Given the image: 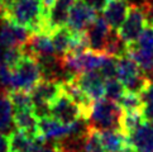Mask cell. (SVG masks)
<instances>
[{"mask_svg":"<svg viewBox=\"0 0 153 152\" xmlns=\"http://www.w3.org/2000/svg\"><path fill=\"white\" fill-rule=\"evenodd\" d=\"M47 12L41 0H17L1 12V18L27 28L32 34L48 33Z\"/></svg>","mask_w":153,"mask_h":152,"instance_id":"obj_1","label":"cell"},{"mask_svg":"<svg viewBox=\"0 0 153 152\" xmlns=\"http://www.w3.org/2000/svg\"><path fill=\"white\" fill-rule=\"evenodd\" d=\"M123 110L118 103L102 98L100 100L92 101L85 122L87 127L96 131H106V129H119L120 119Z\"/></svg>","mask_w":153,"mask_h":152,"instance_id":"obj_2","label":"cell"},{"mask_svg":"<svg viewBox=\"0 0 153 152\" xmlns=\"http://www.w3.org/2000/svg\"><path fill=\"white\" fill-rule=\"evenodd\" d=\"M41 80L42 72L37 58L24 53L23 58L15 69H13V83L10 90H23L30 93Z\"/></svg>","mask_w":153,"mask_h":152,"instance_id":"obj_3","label":"cell"},{"mask_svg":"<svg viewBox=\"0 0 153 152\" xmlns=\"http://www.w3.org/2000/svg\"><path fill=\"white\" fill-rule=\"evenodd\" d=\"M50 115L66 126L85 121V110L67 94H65L62 89L59 95L50 105Z\"/></svg>","mask_w":153,"mask_h":152,"instance_id":"obj_4","label":"cell"},{"mask_svg":"<svg viewBox=\"0 0 153 152\" xmlns=\"http://www.w3.org/2000/svg\"><path fill=\"white\" fill-rule=\"evenodd\" d=\"M147 23L148 19L146 10L139 5H130L127 19L117 33L127 46L134 45L144 31Z\"/></svg>","mask_w":153,"mask_h":152,"instance_id":"obj_5","label":"cell"},{"mask_svg":"<svg viewBox=\"0 0 153 152\" xmlns=\"http://www.w3.org/2000/svg\"><path fill=\"white\" fill-rule=\"evenodd\" d=\"M32 37L30 32L22 25H18L8 19H0V47L23 48Z\"/></svg>","mask_w":153,"mask_h":152,"instance_id":"obj_6","label":"cell"},{"mask_svg":"<svg viewBox=\"0 0 153 152\" xmlns=\"http://www.w3.org/2000/svg\"><path fill=\"white\" fill-rule=\"evenodd\" d=\"M96 18H97L96 12H94L90 7H87L84 1L76 0L70 10L66 27L71 32H75V33H77V32H85L94 23Z\"/></svg>","mask_w":153,"mask_h":152,"instance_id":"obj_7","label":"cell"},{"mask_svg":"<svg viewBox=\"0 0 153 152\" xmlns=\"http://www.w3.org/2000/svg\"><path fill=\"white\" fill-rule=\"evenodd\" d=\"M76 81L82 93L91 101L105 98V79L99 71H89L76 76Z\"/></svg>","mask_w":153,"mask_h":152,"instance_id":"obj_8","label":"cell"},{"mask_svg":"<svg viewBox=\"0 0 153 152\" xmlns=\"http://www.w3.org/2000/svg\"><path fill=\"white\" fill-rule=\"evenodd\" d=\"M85 32L87 34V39H89L90 50L94 52H97V53H104L108 38L111 33L110 27L108 25L104 17H97L94 23ZM104 55H105V53H104Z\"/></svg>","mask_w":153,"mask_h":152,"instance_id":"obj_9","label":"cell"},{"mask_svg":"<svg viewBox=\"0 0 153 152\" xmlns=\"http://www.w3.org/2000/svg\"><path fill=\"white\" fill-rule=\"evenodd\" d=\"M76 0H56L54 4L48 9L46 23L48 33H52L54 29L62 28L67 25L70 10Z\"/></svg>","mask_w":153,"mask_h":152,"instance_id":"obj_10","label":"cell"},{"mask_svg":"<svg viewBox=\"0 0 153 152\" xmlns=\"http://www.w3.org/2000/svg\"><path fill=\"white\" fill-rule=\"evenodd\" d=\"M99 133L105 152H134L129 137L119 129H106L99 131Z\"/></svg>","mask_w":153,"mask_h":152,"instance_id":"obj_11","label":"cell"},{"mask_svg":"<svg viewBox=\"0 0 153 152\" xmlns=\"http://www.w3.org/2000/svg\"><path fill=\"white\" fill-rule=\"evenodd\" d=\"M130 8L128 0H110L104 10V19L108 25L114 32H118L119 28L127 19V15Z\"/></svg>","mask_w":153,"mask_h":152,"instance_id":"obj_12","label":"cell"},{"mask_svg":"<svg viewBox=\"0 0 153 152\" xmlns=\"http://www.w3.org/2000/svg\"><path fill=\"white\" fill-rule=\"evenodd\" d=\"M13 122L15 129L23 131L33 139L45 138L39 131V119L36 117L33 110H19L14 112ZM46 139V138H45Z\"/></svg>","mask_w":153,"mask_h":152,"instance_id":"obj_13","label":"cell"},{"mask_svg":"<svg viewBox=\"0 0 153 152\" xmlns=\"http://www.w3.org/2000/svg\"><path fill=\"white\" fill-rule=\"evenodd\" d=\"M129 142L135 152H153V123L144 121L129 136Z\"/></svg>","mask_w":153,"mask_h":152,"instance_id":"obj_14","label":"cell"},{"mask_svg":"<svg viewBox=\"0 0 153 152\" xmlns=\"http://www.w3.org/2000/svg\"><path fill=\"white\" fill-rule=\"evenodd\" d=\"M23 51L25 55L33 56L36 58L54 55V48L51 39V34H47V33L32 34L29 42L23 47Z\"/></svg>","mask_w":153,"mask_h":152,"instance_id":"obj_15","label":"cell"},{"mask_svg":"<svg viewBox=\"0 0 153 152\" xmlns=\"http://www.w3.org/2000/svg\"><path fill=\"white\" fill-rule=\"evenodd\" d=\"M13 115L14 108L8 96V91L1 90L0 91V132L10 134L15 129Z\"/></svg>","mask_w":153,"mask_h":152,"instance_id":"obj_16","label":"cell"},{"mask_svg":"<svg viewBox=\"0 0 153 152\" xmlns=\"http://www.w3.org/2000/svg\"><path fill=\"white\" fill-rule=\"evenodd\" d=\"M71 38H72V32L67 27H62V28L54 29L52 32L51 39L53 43L54 55L58 57H63L65 55H67L70 51Z\"/></svg>","mask_w":153,"mask_h":152,"instance_id":"obj_17","label":"cell"},{"mask_svg":"<svg viewBox=\"0 0 153 152\" xmlns=\"http://www.w3.org/2000/svg\"><path fill=\"white\" fill-rule=\"evenodd\" d=\"M9 139L12 152H34L37 147V141L19 129H14L9 134Z\"/></svg>","mask_w":153,"mask_h":152,"instance_id":"obj_18","label":"cell"},{"mask_svg":"<svg viewBox=\"0 0 153 152\" xmlns=\"http://www.w3.org/2000/svg\"><path fill=\"white\" fill-rule=\"evenodd\" d=\"M140 72H143V71H142L140 67L137 65V62L130 57H128L127 55L118 58V62H117V79L122 84H124L125 81H128L129 79L134 77L135 75H138Z\"/></svg>","mask_w":153,"mask_h":152,"instance_id":"obj_19","label":"cell"},{"mask_svg":"<svg viewBox=\"0 0 153 152\" xmlns=\"http://www.w3.org/2000/svg\"><path fill=\"white\" fill-rule=\"evenodd\" d=\"M144 122L142 112H123L120 119V131L129 137L142 123Z\"/></svg>","mask_w":153,"mask_h":152,"instance_id":"obj_20","label":"cell"},{"mask_svg":"<svg viewBox=\"0 0 153 152\" xmlns=\"http://www.w3.org/2000/svg\"><path fill=\"white\" fill-rule=\"evenodd\" d=\"M8 96L12 105L14 108V112L19 110H33V101L29 91L23 90H10L8 91Z\"/></svg>","mask_w":153,"mask_h":152,"instance_id":"obj_21","label":"cell"},{"mask_svg":"<svg viewBox=\"0 0 153 152\" xmlns=\"http://www.w3.org/2000/svg\"><path fill=\"white\" fill-rule=\"evenodd\" d=\"M134 46L147 56L153 57V23H147L144 31L142 32L138 41L134 43Z\"/></svg>","mask_w":153,"mask_h":152,"instance_id":"obj_22","label":"cell"},{"mask_svg":"<svg viewBox=\"0 0 153 152\" xmlns=\"http://www.w3.org/2000/svg\"><path fill=\"white\" fill-rule=\"evenodd\" d=\"M118 105L122 108L123 112H142L144 103L140 95L125 91V94L119 99Z\"/></svg>","mask_w":153,"mask_h":152,"instance_id":"obj_23","label":"cell"},{"mask_svg":"<svg viewBox=\"0 0 153 152\" xmlns=\"http://www.w3.org/2000/svg\"><path fill=\"white\" fill-rule=\"evenodd\" d=\"M85 152H105L100 141L99 131L90 127H87L85 134Z\"/></svg>","mask_w":153,"mask_h":152,"instance_id":"obj_24","label":"cell"},{"mask_svg":"<svg viewBox=\"0 0 153 152\" xmlns=\"http://www.w3.org/2000/svg\"><path fill=\"white\" fill-rule=\"evenodd\" d=\"M125 94V89L123 84L115 77L105 80V98L111 101L118 103L119 99Z\"/></svg>","mask_w":153,"mask_h":152,"instance_id":"obj_25","label":"cell"},{"mask_svg":"<svg viewBox=\"0 0 153 152\" xmlns=\"http://www.w3.org/2000/svg\"><path fill=\"white\" fill-rule=\"evenodd\" d=\"M24 56L23 48L14 47V48H7L4 50V57H3V65L10 69H15V66L19 63V61Z\"/></svg>","mask_w":153,"mask_h":152,"instance_id":"obj_26","label":"cell"},{"mask_svg":"<svg viewBox=\"0 0 153 152\" xmlns=\"http://www.w3.org/2000/svg\"><path fill=\"white\" fill-rule=\"evenodd\" d=\"M117 62H118V58L117 57L108 56L97 71L101 74V76L105 80L115 79L117 77Z\"/></svg>","mask_w":153,"mask_h":152,"instance_id":"obj_27","label":"cell"},{"mask_svg":"<svg viewBox=\"0 0 153 152\" xmlns=\"http://www.w3.org/2000/svg\"><path fill=\"white\" fill-rule=\"evenodd\" d=\"M13 83V70L5 66V65H0V85H1L3 90L9 91L12 89Z\"/></svg>","mask_w":153,"mask_h":152,"instance_id":"obj_28","label":"cell"},{"mask_svg":"<svg viewBox=\"0 0 153 152\" xmlns=\"http://www.w3.org/2000/svg\"><path fill=\"white\" fill-rule=\"evenodd\" d=\"M81 1H84L87 7H90L94 12L101 13L105 10L108 3L110 1V0H81Z\"/></svg>","mask_w":153,"mask_h":152,"instance_id":"obj_29","label":"cell"},{"mask_svg":"<svg viewBox=\"0 0 153 152\" xmlns=\"http://www.w3.org/2000/svg\"><path fill=\"white\" fill-rule=\"evenodd\" d=\"M142 117L146 122H152L153 123V101L144 104L143 109H142Z\"/></svg>","mask_w":153,"mask_h":152,"instance_id":"obj_30","label":"cell"},{"mask_svg":"<svg viewBox=\"0 0 153 152\" xmlns=\"http://www.w3.org/2000/svg\"><path fill=\"white\" fill-rule=\"evenodd\" d=\"M0 152H12L9 134H5L3 132H0Z\"/></svg>","mask_w":153,"mask_h":152,"instance_id":"obj_31","label":"cell"},{"mask_svg":"<svg viewBox=\"0 0 153 152\" xmlns=\"http://www.w3.org/2000/svg\"><path fill=\"white\" fill-rule=\"evenodd\" d=\"M140 98L143 100L144 104H148V103L153 101V81L144 89V91L140 94Z\"/></svg>","mask_w":153,"mask_h":152,"instance_id":"obj_32","label":"cell"},{"mask_svg":"<svg viewBox=\"0 0 153 152\" xmlns=\"http://www.w3.org/2000/svg\"><path fill=\"white\" fill-rule=\"evenodd\" d=\"M130 5H139V7H147L149 5L153 0H128Z\"/></svg>","mask_w":153,"mask_h":152,"instance_id":"obj_33","label":"cell"},{"mask_svg":"<svg viewBox=\"0 0 153 152\" xmlns=\"http://www.w3.org/2000/svg\"><path fill=\"white\" fill-rule=\"evenodd\" d=\"M15 1H17V0H1V8H3V10L9 8L10 5H12L13 3H15Z\"/></svg>","mask_w":153,"mask_h":152,"instance_id":"obj_34","label":"cell"},{"mask_svg":"<svg viewBox=\"0 0 153 152\" xmlns=\"http://www.w3.org/2000/svg\"><path fill=\"white\" fill-rule=\"evenodd\" d=\"M3 57H4V48L0 47V65H3Z\"/></svg>","mask_w":153,"mask_h":152,"instance_id":"obj_35","label":"cell"},{"mask_svg":"<svg viewBox=\"0 0 153 152\" xmlns=\"http://www.w3.org/2000/svg\"><path fill=\"white\" fill-rule=\"evenodd\" d=\"M0 5H1V0H0Z\"/></svg>","mask_w":153,"mask_h":152,"instance_id":"obj_36","label":"cell"},{"mask_svg":"<svg viewBox=\"0 0 153 152\" xmlns=\"http://www.w3.org/2000/svg\"><path fill=\"white\" fill-rule=\"evenodd\" d=\"M134 152H135V151H134Z\"/></svg>","mask_w":153,"mask_h":152,"instance_id":"obj_37","label":"cell"}]
</instances>
